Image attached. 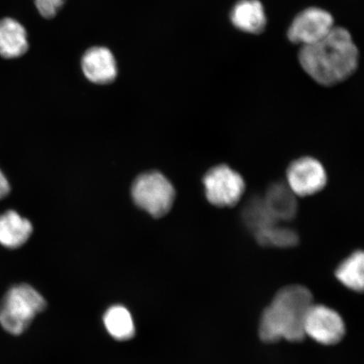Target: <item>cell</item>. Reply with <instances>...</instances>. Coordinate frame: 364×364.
I'll return each instance as SVG.
<instances>
[{
  "mask_svg": "<svg viewBox=\"0 0 364 364\" xmlns=\"http://www.w3.org/2000/svg\"><path fill=\"white\" fill-rule=\"evenodd\" d=\"M230 20L236 28L250 34H261L267 25L266 14L259 0H240L231 11Z\"/></svg>",
  "mask_w": 364,
  "mask_h": 364,
  "instance_id": "30bf717a",
  "label": "cell"
},
{
  "mask_svg": "<svg viewBox=\"0 0 364 364\" xmlns=\"http://www.w3.org/2000/svg\"><path fill=\"white\" fill-rule=\"evenodd\" d=\"M46 308L47 301L33 286L14 285L0 300V326L11 336H21Z\"/></svg>",
  "mask_w": 364,
  "mask_h": 364,
  "instance_id": "3957f363",
  "label": "cell"
},
{
  "mask_svg": "<svg viewBox=\"0 0 364 364\" xmlns=\"http://www.w3.org/2000/svg\"><path fill=\"white\" fill-rule=\"evenodd\" d=\"M363 253L354 252L340 264L336 276L341 284L347 288L361 292L363 289Z\"/></svg>",
  "mask_w": 364,
  "mask_h": 364,
  "instance_id": "9a60e30c",
  "label": "cell"
},
{
  "mask_svg": "<svg viewBox=\"0 0 364 364\" xmlns=\"http://www.w3.org/2000/svg\"><path fill=\"white\" fill-rule=\"evenodd\" d=\"M304 334L324 345H334L343 339L345 324L338 312L321 304H313L304 321Z\"/></svg>",
  "mask_w": 364,
  "mask_h": 364,
  "instance_id": "52a82bcc",
  "label": "cell"
},
{
  "mask_svg": "<svg viewBox=\"0 0 364 364\" xmlns=\"http://www.w3.org/2000/svg\"><path fill=\"white\" fill-rule=\"evenodd\" d=\"M257 242L264 247L289 248L299 242L297 233L289 228L273 224L255 233Z\"/></svg>",
  "mask_w": 364,
  "mask_h": 364,
  "instance_id": "2e32d148",
  "label": "cell"
},
{
  "mask_svg": "<svg viewBox=\"0 0 364 364\" xmlns=\"http://www.w3.org/2000/svg\"><path fill=\"white\" fill-rule=\"evenodd\" d=\"M242 217L245 224L253 231L254 234L279 223L268 210L264 200L260 198L252 199L247 203L244 208Z\"/></svg>",
  "mask_w": 364,
  "mask_h": 364,
  "instance_id": "e0dca14e",
  "label": "cell"
},
{
  "mask_svg": "<svg viewBox=\"0 0 364 364\" xmlns=\"http://www.w3.org/2000/svg\"><path fill=\"white\" fill-rule=\"evenodd\" d=\"M66 0H35L40 15L46 19H52L61 10Z\"/></svg>",
  "mask_w": 364,
  "mask_h": 364,
  "instance_id": "ac0fdd59",
  "label": "cell"
},
{
  "mask_svg": "<svg viewBox=\"0 0 364 364\" xmlns=\"http://www.w3.org/2000/svg\"><path fill=\"white\" fill-rule=\"evenodd\" d=\"M104 325L108 333L114 339L124 341H129L135 336V326L133 317L127 308L122 306H114L109 308L105 313Z\"/></svg>",
  "mask_w": 364,
  "mask_h": 364,
  "instance_id": "5bb4252c",
  "label": "cell"
},
{
  "mask_svg": "<svg viewBox=\"0 0 364 364\" xmlns=\"http://www.w3.org/2000/svg\"><path fill=\"white\" fill-rule=\"evenodd\" d=\"M311 291L301 285L282 289L262 314L259 333L266 343L285 339L300 341L306 338L304 321L313 306Z\"/></svg>",
  "mask_w": 364,
  "mask_h": 364,
  "instance_id": "7a4b0ae2",
  "label": "cell"
},
{
  "mask_svg": "<svg viewBox=\"0 0 364 364\" xmlns=\"http://www.w3.org/2000/svg\"><path fill=\"white\" fill-rule=\"evenodd\" d=\"M326 182L324 166L311 157L296 159L287 171V185L297 197H309L321 192Z\"/></svg>",
  "mask_w": 364,
  "mask_h": 364,
  "instance_id": "ba28073f",
  "label": "cell"
},
{
  "mask_svg": "<svg viewBox=\"0 0 364 364\" xmlns=\"http://www.w3.org/2000/svg\"><path fill=\"white\" fill-rule=\"evenodd\" d=\"M358 59V49L351 34L341 26H334L318 42L303 46L299 53L303 70L324 86L348 80L357 70Z\"/></svg>",
  "mask_w": 364,
  "mask_h": 364,
  "instance_id": "6da1fadb",
  "label": "cell"
},
{
  "mask_svg": "<svg viewBox=\"0 0 364 364\" xmlns=\"http://www.w3.org/2000/svg\"><path fill=\"white\" fill-rule=\"evenodd\" d=\"M33 227L26 218L16 211L9 210L0 215V245L8 249H17L27 242Z\"/></svg>",
  "mask_w": 364,
  "mask_h": 364,
  "instance_id": "8fae6325",
  "label": "cell"
},
{
  "mask_svg": "<svg viewBox=\"0 0 364 364\" xmlns=\"http://www.w3.org/2000/svg\"><path fill=\"white\" fill-rule=\"evenodd\" d=\"M10 192L11 185L9 183L6 175H4L1 169H0V200L6 198Z\"/></svg>",
  "mask_w": 364,
  "mask_h": 364,
  "instance_id": "d6986e66",
  "label": "cell"
},
{
  "mask_svg": "<svg viewBox=\"0 0 364 364\" xmlns=\"http://www.w3.org/2000/svg\"><path fill=\"white\" fill-rule=\"evenodd\" d=\"M263 200L277 221L291 220L297 215V196L287 183L277 182L271 185Z\"/></svg>",
  "mask_w": 364,
  "mask_h": 364,
  "instance_id": "7c38bea8",
  "label": "cell"
},
{
  "mask_svg": "<svg viewBox=\"0 0 364 364\" xmlns=\"http://www.w3.org/2000/svg\"><path fill=\"white\" fill-rule=\"evenodd\" d=\"M28 48L27 33L20 22L11 18L0 20V55L9 59L19 58Z\"/></svg>",
  "mask_w": 364,
  "mask_h": 364,
  "instance_id": "4fadbf2b",
  "label": "cell"
},
{
  "mask_svg": "<svg viewBox=\"0 0 364 364\" xmlns=\"http://www.w3.org/2000/svg\"><path fill=\"white\" fill-rule=\"evenodd\" d=\"M203 185L208 201L218 208L235 206L245 190L242 176L225 165L211 168L203 177Z\"/></svg>",
  "mask_w": 364,
  "mask_h": 364,
  "instance_id": "5b68a950",
  "label": "cell"
},
{
  "mask_svg": "<svg viewBox=\"0 0 364 364\" xmlns=\"http://www.w3.org/2000/svg\"><path fill=\"white\" fill-rule=\"evenodd\" d=\"M134 202L153 217L161 218L170 212L176 198L174 186L159 172H149L136 178L132 188Z\"/></svg>",
  "mask_w": 364,
  "mask_h": 364,
  "instance_id": "277c9868",
  "label": "cell"
},
{
  "mask_svg": "<svg viewBox=\"0 0 364 364\" xmlns=\"http://www.w3.org/2000/svg\"><path fill=\"white\" fill-rule=\"evenodd\" d=\"M334 26L331 14L321 8L311 7L296 16L287 35L290 42L303 47L324 38Z\"/></svg>",
  "mask_w": 364,
  "mask_h": 364,
  "instance_id": "8992f818",
  "label": "cell"
},
{
  "mask_svg": "<svg viewBox=\"0 0 364 364\" xmlns=\"http://www.w3.org/2000/svg\"><path fill=\"white\" fill-rule=\"evenodd\" d=\"M81 66L86 78L95 84H110L117 76L115 57L107 48L93 47L88 49L82 58Z\"/></svg>",
  "mask_w": 364,
  "mask_h": 364,
  "instance_id": "9c48e42d",
  "label": "cell"
}]
</instances>
